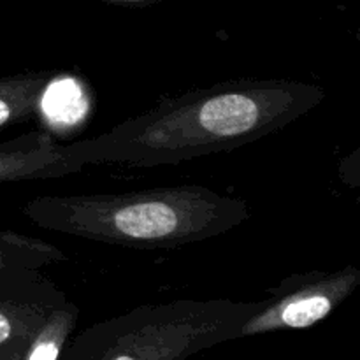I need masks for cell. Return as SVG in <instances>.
Here are the masks:
<instances>
[{
    "instance_id": "6da1fadb",
    "label": "cell",
    "mask_w": 360,
    "mask_h": 360,
    "mask_svg": "<svg viewBox=\"0 0 360 360\" xmlns=\"http://www.w3.org/2000/svg\"><path fill=\"white\" fill-rule=\"evenodd\" d=\"M326 98L315 83L278 77L229 79L165 98L108 132L63 144L76 167L174 165L238 150L297 122Z\"/></svg>"
},
{
    "instance_id": "7a4b0ae2",
    "label": "cell",
    "mask_w": 360,
    "mask_h": 360,
    "mask_svg": "<svg viewBox=\"0 0 360 360\" xmlns=\"http://www.w3.org/2000/svg\"><path fill=\"white\" fill-rule=\"evenodd\" d=\"M23 214L39 229L143 250H174L232 231L250 218L248 204L200 185L118 193L44 195Z\"/></svg>"
},
{
    "instance_id": "3957f363",
    "label": "cell",
    "mask_w": 360,
    "mask_h": 360,
    "mask_svg": "<svg viewBox=\"0 0 360 360\" xmlns=\"http://www.w3.org/2000/svg\"><path fill=\"white\" fill-rule=\"evenodd\" d=\"M257 302L176 299L143 304L70 338L60 360H188L236 341Z\"/></svg>"
},
{
    "instance_id": "277c9868",
    "label": "cell",
    "mask_w": 360,
    "mask_h": 360,
    "mask_svg": "<svg viewBox=\"0 0 360 360\" xmlns=\"http://www.w3.org/2000/svg\"><path fill=\"white\" fill-rule=\"evenodd\" d=\"M360 285V269L355 266L338 271H309L290 274L259 301V309L245 320L238 338L280 330H302L333 315Z\"/></svg>"
},
{
    "instance_id": "5b68a950",
    "label": "cell",
    "mask_w": 360,
    "mask_h": 360,
    "mask_svg": "<svg viewBox=\"0 0 360 360\" xmlns=\"http://www.w3.org/2000/svg\"><path fill=\"white\" fill-rule=\"evenodd\" d=\"M63 260H67L65 253L42 239L0 231V301L41 306L62 304L67 301L65 294L41 269Z\"/></svg>"
},
{
    "instance_id": "8992f818",
    "label": "cell",
    "mask_w": 360,
    "mask_h": 360,
    "mask_svg": "<svg viewBox=\"0 0 360 360\" xmlns=\"http://www.w3.org/2000/svg\"><path fill=\"white\" fill-rule=\"evenodd\" d=\"M77 171L65 158L63 144L48 132H28L0 143V185L55 179Z\"/></svg>"
},
{
    "instance_id": "52a82bcc",
    "label": "cell",
    "mask_w": 360,
    "mask_h": 360,
    "mask_svg": "<svg viewBox=\"0 0 360 360\" xmlns=\"http://www.w3.org/2000/svg\"><path fill=\"white\" fill-rule=\"evenodd\" d=\"M79 308L69 299L46 313L37 327L0 360H60L76 330Z\"/></svg>"
},
{
    "instance_id": "ba28073f",
    "label": "cell",
    "mask_w": 360,
    "mask_h": 360,
    "mask_svg": "<svg viewBox=\"0 0 360 360\" xmlns=\"http://www.w3.org/2000/svg\"><path fill=\"white\" fill-rule=\"evenodd\" d=\"M55 77L53 70H28L0 77V130L34 116Z\"/></svg>"
},
{
    "instance_id": "9c48e42d",
    "label": "cell",
    "mask_w": 360,
    "mask_h": 360,
    "mask_svg": "<svg viewBox=\"0 0 360 360\" xmlns=\"http://www.w3.org/2000/svg\"><path fill=\"white\" fill-rule=\"evenodd\" d=\"M51 308L55 306L0 301V357L13 352Z\"/></svg>"
},
{
    "instance_id": "30bf717a",
    "label": "cell",
    "mask_w": 360,
    "mask_h": 360,
    "mask_svg": "<svg viewBox=\"0 0 360 360\" xmlns=\"http://www.w3.org/2000/svg\"><path fill=\"white\" fill-rule=\"evenodd\" d=\"M108 4H136V2H146V0H102Z\"/></svg>"
}]
</instances>
